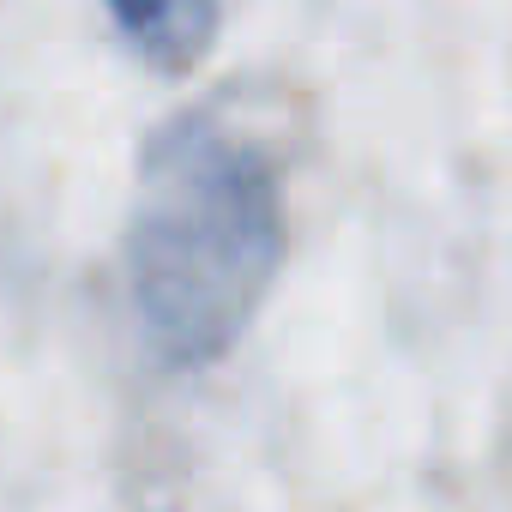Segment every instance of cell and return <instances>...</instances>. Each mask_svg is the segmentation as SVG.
Segmentation results:
<instances>
[{"label":"cell","instance_id":"1","mask_svg":"<svg viewBox=\"0 0 512 512\" xmlns=\"http://www.w3.org/2000/svg\"><path fill=\"white\" fill-rule=\"evenodd\" d=\"M127 296L169 368L217 362L284 266L272 157L211 109L163 121L139 151L127 217Z\"/></svg>","mask_w":512,"mask_h":512},{"label":"cell","instance_id":"2","mask_svg":"<svg viewBox=\"0 0 512 512\" xmlns=\"http://www.w3.org/2000/svg\"><path fill=\"white\" fill-rule=\"evenodd\" d=\"M103 7L127 31V43L163 73L199 67L217 43V0H103Z\"/></svg>","mask_w":512,"mask_h":512}]
</instances>
